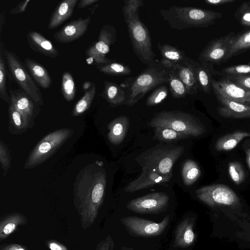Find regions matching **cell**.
Returning <instances> with one entry per match:
<instances>
[{
  "mask_svg": "<svg viewBox=\"0 0 250 250\" xmlns=\"http://www.w3.org/2000/svg\"><path fill=\"white\" fill-rule=\"evenodd\" d=\"M99 5V3H96L95 4H94L90 8H89V10H90L91 11V14H93L94 11L98 7Z\"/></svg>",
  "mask_w": 250,
  "mask_h": 250,
  "instance_id": "obj_54",
  "label": "cell"
},
{
  "mask_svg": "<svg viewBox=\"0 0 250 250\" xmlns=\"http://www.w3.org/2000/svg\"><path fill=\"white\" fill-rule=\"evenodd\" d=\"M167 84L172 96L179 99L185 97L187 94V88L172 68H168Z\"/></svg>",
  "mask_w": 250,
  "mask_h": 250,
  "instance_id": "obj_35",
  "label": "cell"
},
{
  "mask_svg": "<svg viewBox=\"0 0 250 250\" xmlns=\"http://www.w3.org/2000/svg\"><path fill=\"white\" fill-rule=\"evenodd\" d=\"M169 221L168 215L160 223L135 216L125 217L121 219V223L131 233L144 237L160 235L167 228Z\"/></svg>",
  "mask_w": 250,
  "mask_h": 250,
  "instance_id": "obj_11",
  "label": "cell"
},
{
  "mask_svg": "<svg viewBox=\"0 0 250 250\" xmlns=\"http://www.w3.org/2000/svg\"><path fill=\"white\" fill-rule=\"evenodd\" d=\"M30 0H25L20 2L15 7L9 11L11 14H17L24 12Z\"/></svg>",
  "mask_w": 250,
  "mask_h": 250,
  "instance_id": "obj_47",
  "label": "cell"
},
{
  "mask_svg": "<svg viewBox=\"0 0 250 250\" xmlns=\"http://www.w3.org/2000/svg\"><path fill=\"white\" fill-rule=\"evenodd\" d=\"M195 192L200 200L209 205L219 204L231 205L237 200L234 191L228 186L223 184L203 187Z\"/></svg>",
  "mask_w": 250,
  "mask_h": 250,
  "instance_id": "obj_13",
  "label": "cell"
},
{
  "mask_svg": "<svg viewBox=\"0 0 250 250\" xmlns=\"http://www.w3.org/2000/svg\"><path fill=\"white\" fill-rule=\"evenodd\" d=\"M9 127L11 134L20 135L29 128V125L21 114L12 104H9Z\"/></svg>",
  "mask_w": 250,
  "mask_h": 250,
  "instance_id": "obj_30",
  "label": "cell"
},
{
  "mask_svg": "<svg viewBox=\"0 0 250 250\" xmlns=\"http://www.w3.org/2000/svg\"><path fill=\"white\" fill-rule=\"evenodd\" d=\"M90 22L91 18L89 16L73 20L55 33L53 38L61 43L72 42L85 34Z\"/></svg>",
  "mask_w": 250,
  "mask_h": 250,
  "instance_id": "obj_16",
  "label": "cell"
},
{
  "mask_svg": "<svg viewBox=\"0 0 250 250\" xmlns=\"http://www.w3.org/2000/svg\"><path fill=\"white\" fill-rule=\"evenodd\" d=\"M247 162L250 169V147L247 151Z\"/></svg>",
  "mask_w": 250,
  "mask_h": 250,
  "instance_id": "obj_53",
  "label": "cell"
},
{
  "mask_svg": "<svg viewBox=\"0 0 250 250\" xmlns=\"http://www.w3.org/2000/svg\"><path fill=\"white\" fill-rule=\"evenodd\" d=\"M194 239L193 223L190 219L187 218L176 228L174 245L179 248H186L193 243Z\"/></svg>",
  "mask_w": 250,
  "mask_h": 250,
  "instance_id": "obj_28",
  "label": "cell"
},
{
  "mask_svg": "<svg viewBox=\"0 0 250 250\" xmlns=\"http://www.w3.org/2000/svg\"><path fill=\"white\" fill-rule=\"evenodd\" d=\"M93 83L91 82H85L83 84V89L86 91L89 89L92 85Z\"/></svg>",
  "mask_w": 250,
  "mask_h": 250,
  "instance_id": "obj_52",
  "label": "cell"
},
{
  "mask_svg": "<svg viewBox=\"0 0 250 250\" xmlns=\"http://www.w3.org/2000/svg\"><path fill=\"white\" fill-rule=\"evenodd\" d=\"M169 200L165 192H153L130 200L126 208L138 213H157L166 210Z\"/></svg>",
  "mask_w": 250,
  "mask_h": 250,
  "instance_id": "obj_10",
  "label": "cell"
},
{
  "mask_svg": "<svg viewBox=\"0 0 250 250\" xmlns=\"http://www.w3.org/2000/svg\"><path fill=\"white\" fill-rule=\"evenodd\" d=\"M235 35L232 31L208 42L200 53L198 57L199 62L220 65L224 62Z\"/></svg>",
  "mask_w": 250,
  "mask_h": 250,
  "instance_id": "obj_12",
  "label": "cell"
},
{
  "mask_svg": "<svg viewBox=\"0 0 250 250\" xmlns=\"http://www.w3.org/2000/svg\"><path fill=\"white\" fill-rule=\"evenodd\" d=\"M168 93V88L166 85H160L147 97L146 105L150 107L160 104L167 97Z\"/></svg>",
  "mask_w": 250,
  "mask_h": 250,
  "instance_id": "obj_39",
  "label": "cell"
},
{
  "mask_svg": "<svg viewBox=\"0 0 250 250\" xmlns=\"http://www.w3.org/2000/svg\"><path fill=\"white\" fill-rule=\"evenodd\" d=\"M26 39L30 48L36 52L51 59L60 55L53 43L38 32L29 31L26 34Z\"/></svg>",
  "mask_w": 250,
  "mask_h": 250,
  "instance_id": "obj_21",
  "label": "cell"
},
{
  "mask_svg": "<svg viewBox=\"0 0 250 250\" xmlns=\"http://www.w3.org/2000/svg\"><path fill=\"white\" fill-rule=\"evenodd\" d=\"M162 58L160 63L167 68H172L177 63L182 61L186 57L185 53L176 47L167 43L157 44Z\"/></svg>",
  "mask_w": 250,
  "mask_h": 250,
  "instance_id": "obj_25",
  "label": "cell"
},
{
  "mask_svg": "<svg viewBox=\"0 0 250 250\" xmlns=\"http://www.w3.org/2000/svg\"><path fill=\"white\" fill-rule=\"evenodd\" d=\"M101 95L111 107L123 104L125 100L123 89L120 85L111 81L104 82V89Z\"/></svg>",
  "mask_w": 250,
  "mask_h": 250,
  "instance_id": "obj_29",
  "label": "cell"
},
{
  "mask_svg": "<svg viewBox=\"0 0 250 250\" xmlns=\"http://www.w3.org/2000/svg\"><path fill=\"white\" fill-rule=\"evenodd\" d=\"M1 250H27L24 246L18 244H9L1 247Z\"/></svg>",
  "mask_w": 250,
  "mask_h": 250,
  "instance_id": "obj_49",
  "label": "cell"
},
{
  "mask_svg": "<svg viewBox=\"0 0 250 250\" xmlns=\"http://www.w3.org/2000/svg\"><path fill=\"white\" fill-rule=\"evenodd\" d=\"M184 151L180 146H156L141 154L136 160L142 168L155 170L164 175H172L175 162Z\"/></svg>",
  "mask_w": 250,
  "mask_h": 250,
  "instance_id": "obj_6",
  "label": "cell"
},
{
  "mask_svg": "<svg viewBox=\"0 0 250 250\" xmlns=\"http://www.w3.org/2000/svg\"><path fill=\"white\" fill-rule=\"evenodd\" d=\"M4 43L0 42V97L9 104H11L6 84V61L4 55Z\"/></svg>",
  "mask_w": 250,
  "mask_h": 250,
  "instance_id": "obj_34",
  "label": "cell"
},
{
  "mask_svg": "<svg viewBox=\"0 0 250 250\" xmlns=\"http://www.w3.org/2000/svg\"><path fill=\"white\" fill-rule=\"evenodd\" d=\"M61 91L64 98L68 102L72 101L76 93V87L74 79L71 74L65 71L62 76Z\"/></svg>",
  "mask_w": 250,
  "mask_h": 250,
  "instance_id": "obj_38",
  "label": "cell"
},
{
  "mask_svg": "<svg viewBox=\"0 0 250 250\" xmlns=\"http://www.w3.org/2000/svg\"><path fill=\"white\" fill-rule=\"evenodd\" d=\"M96 67L100 72L110 76H126L131 73V70L128 65L114 60L107 63L97 64Z\"/></svg>",
  "mask_w": 250,
  "mask_h": 250,
  "instance_id": "obj_33",
  "label": "cell"
},
{
  "mask_svg": "<svg viewBox=\"0 0 250 250\" xmlns=\"http://www.w3.org/2000/svg\"><path fill=\"white\" fill-rule=\"evenodd\" d=\"M122 12L134 54L147 66L155 64L157 61L155 59L151 36L140 19L139 9L123 8Z\"/></svg>",
  "mask_w": 250,
  "mask_h": 250,
  "instance_id": "obj_4",
  "label": "cell"
},
{
  "mask_svg": "<svg viewBox=\"0 0 250 250\" xmlns=\"http://www.w3.org/2000/svg\"><path fill=\"white\" fill-rule=\"evenodd\" d=\"M11 158L8 148L2 140L0 141V163L5 175L11 167Z\"/></svg>",
  "mask_w": 250,
  "mask_h": 250,
  "instance_id": "obj_43",
  "label": "cell"
},
{
  "mask_svg": "<svg viewBox=\"0 0 250 250\" xmlns=\"http://www.w3.org/2000/svg\"><path fill=\"white\" fill-rule=\"evenodd\" d=\"M246 137H250V132L237 131L219 138L215 148L218 151H228L235 147Z\"/></svg>",
  "mask_w": 250,
  "mask_h": 250,
  "instance_id": "obj_31",
  "label": "cell"
},
{
  "mask_svg": "<svg viewBox=\"0 0 250 250\" xmlns=\"http://www.w3.org/2000/svg\"><path fill=\"white\" fill-rule=\"evenodd\" d=\"M114 247V240L108 234L98 243L94 250H113Z\"/></svg>",
  "mask_w": 250,
  "mask_h": 250,
  "instance_id": "obj_45",
  "label": "cell"
},
{
  "mask_svg": "<svg viewBox=\"0 0 250 250\" xmlns=\"http://www.w3.org/2000/svg\"><path fill=\"white\" fill-rule=\"evenodd\" d=\"M160 14L171 28L178 30L208 27L222 18L220 12L188 6H172L161 9Z\"/></svg>",
  "mask_w": 250,
  "mask_h": 250,
  "instance_id": "obj_3",
  "label": "cell"
},
{
  "mask_svg": "<svg viewBox=\"0 0 250 250\" xmlns=\"http://www.w3.org/2000/svg\"><path fill=\"white\" fill-rule=\"evenodd\" d=\"M235 1V0H206L205 2L208 5L219 6L230 4Z\"/></svg>",
  "mask_w": 250,
  "mask_h": 250,
  "instance_id": "obj_48",
  "label": "cell"
},
{
  "mask_svg": "<svg viewBox=\"0 0 250 250\" xmlns=\"http://www.w3.org/2000/svg\"><path fill=\"white\" fill-rule=\"evenodd\" d=\"M27 223L26 217L20 212H13L5 216L0 221V240L6 239L19 226L25 225Z\"/></svg>",
  "mask_w": 250,
  "mask_h": 250,
  "instance_id": "obj_26",
  "label": "cell"
},
{
  "mask_svg": "<svg viewBox=\"0 0 250 250\" xmlns=\"http://www.w3.org/2000/svg\"><path fill=\"white\" fill-rule=\"evenodd\" d=\"M5 22V10L1 11L0 13V36L1 39V36Z\"/></svg>",
  "mask_w": 250,
  "mask_h": 250,
  "instance_id": "obj_51",
  "label": "cell"
},
{
  "mask_svg": "<svg viewBox=\"0 0 250 250\" xmlns=\"http://www.w3.org/2000/svg\"><path fill=\"white\" fill-rule=\"evenodd\" d=\"M230 177L237 185L242 183L245 179V174L241 165L237 162H230L229 164Z\"/></svg>",
  "mask_w": 250,
  "mask_h": 250,
  "instance_id": "obj_41",
  "label": "cell"
},
{
  "mask_svg": "<svg viewBox=\"0 0 250 250\" xmlns=\"http://www.w3.org/2000/svg\"><path fill=\"white\" fill-rule=\"evenodd\" d=\"M174 72L185 84L188 94L195 95L198 92V84L193 69L191 58L186 57L172 68Z\"/></svg>",
  "mask_w": 250,
  "mask_h": 250,
  "instance_id": "obj_20",
  "label": "cell"
},
{
  "mask_svg": "<svg viewBox=\"0 0 250 250\" xmlns=\"http://www.w3.org/2000/svg\"><path fill=\"white\" fill-rule=\"evenodd\" d=\"M45 243L50 250H68L65 245L55 240H47Z\"/></svg>",
  "mask_w": 250,
  "mask_h": 250,
  "instance_id": "obj_46",
  "label": "cell"
},
{
  "mask_svg": "<svg viewBox=\"0 0 250 250\" xmlns=\"http://www.w3.org/2000/svg\"><path fill=\"white\" fill-rule=\"evenodd\" d=\"M181 174L184 184L186 186H190L199 179L201 172L196 162L189 159L184 163Z\"/></svg>",
  "mask_w": 250,
  "mask_h": 250,
  "instance_id": "obj_32",
  "label": "cell"
},
{
  "mask_svg": "<svg viewBox=\"0 0 250 250\" xmlns=\"http://www.w3.org/2000/svg\"><path fill=\"white\" fill-rule=\"evenodd\" d=\"M116 28L112 25L106 24L100 29L98 40L92 44L85 50L87 62L96 65L108 63L113 60L106 58L110 51V47L116 40Z\"/></svg>",
  "mask_w": 250,
  "mask_h": 250,
  "instance_id": "obj_9",
  "label": "cell"
},
{
  "mask_svg": "<svg viewBox=\"0 0 250 250\" xmlns=\"http://www.w3.org/2000/svg\"><path fill=\"white\" fill-rule=\"evenodd\" d=\"M74 131L62 128L46 134L35 146L24 165L26 169L35 167L48 159L73 134Z\"/></svg>",
  "mask_w": 250,
  "mask_h": 250,
  "instance_id": "obj_7",
  "label": "cell"
},
{
  "mask_svg": "<svg viewBox=\"0 0 250 250\" xmlns=\"http://www.w3.org/2000/svg\"><path fill=\"white\" fill-rule=\"evenodd\" d=\"M168 69L159 61L147 66L138 75L125 79L120 86L125 92L123 104L131 106L157 86L167 83Z\"/></svg>",
  "mask_w": 250,
  "mask_h": 250,
  "instance_id": "obj_2",
  "label": "cell"
},
{
  "mask_svg": "<svg viewBox=\"0 0 250 250\" xmlns=\"http://www.w3.org/2000/svg\"><path fill=\"white\" fill-rule=\"evenodd\" d=\"M191 63L195 73L198 90L209 94L212 90V80L214 76L220 75V71L215 70L213 65L208 62H200L191 58Z\"/></svg>",
  "mask_w": 250,
  "mask_h": 250,
  "instance_id": "obj_19",
  "label": "cell"
},
{
  "mask_svg": "<svg viewBox=\"0 0 250 250\" xmlns=\"http://www.w3.org/2000/svg\"><path fill=\"white\" fill-rule=\"evenodd\" d=\"M121 250H134L132 248H129V247H124V248H122Z\"/></svg>",
  "mask_w": 250,
  "mask_h": 250,
  "instance_id": "obj_55",
  "label": "cell"
},
{
  "mask_svg": "<svg viewBox=\"0 0 250 250\" xmlns=\"http://www.w3.org/2000/svg\"><path fill=\"white\" fill-rule=\"evenodd\" d=\"M231 75H250V62L247 64L226 67L220 71L224 77Z\"/></svg>",
  "mask_w": 250,
  "mask_h": 250,
  "instance_id": "obj_42",
  "label": "cell"
},
{
  "mask_svg": "<svg viewBox=\"0 0 250 250\" xmlns=\"http://www.w3.org/2000/svg\"><path fill=\"white\" fill-rule=\"evenodd\" d=\"M224 77L238 87L250 91V75H231Z\"/></svg>",
  "mask_w": 250,
  "mask_h": 250,
  "instance_id": "obj_44",
  "label": "cell"
},
{
  "mask_svg": "<svg viewBox=\"0 0 250 250\" xmlns=\"http://www.w3.org/2000/svg\"><path fill=\"white\" fill-rule=\"evenodd\" d=\"M4 58L12 76L22 90L40 106L43 100L40 88L27 72L25 66L13 52L4 49Z\"/></svg>",
  "mask_w": 250,
  "mask_h": 250,
  "instance_id": "obj_8",
  "label": "cell"
},
{
  "mask_svg": "<svg viewBox=\"0 0 250 250\" xmlns=\"http://www.w3.org/2000/svg\"><path fill=\"white\" fill-rule=\"evenodd\" d=\"M99 1V0H81L78 3V8L83 9Z\"/></svg>",
  "mask_w": 250,
  "mask_h": 250,
  "instance_id": "obj_50",
  "label": "cell"
},
{
  "mask_svg": "<svg viewBox=\"0 0 250 250\" xmlns=\"http://www.w3.org/2000/svg\"><path fill=\"white\" fill-rule=\"evenodd\" d=\"M250 49V29H246L235 34L230 42L228 52L223 62H226L233 57Z\"/></svg>",
  "mask_w": 250,
  "mask_h": 250,
  "instance_id": "obj_24",
  "label": "cell"
},
{
  "mask_svg": "<svg viewBox=\"0 0 250 250\" xmlns=\"http://www.w3.org/2000/svg\"><path fill=\"white\" fill-rule=\"evenodd\" d=\"M96 89V85L93 83L90 88L85 91L84 95L74 106L71 113L72 116H80L89 108L94 99Z\"/></svg>",
  "mask_w": 250,
  "mask_h": 250,
  "instance_id": "obj_36",
  "label": "cell"
},
{
  "mask_svg": "<svg viewBox=\"0 0 250 250\" xmlns=\"http://www.w3.org/2000/svg\"><path fill=\"white\" fill-rule=\"evenodd\" d=\"M154 128L155 131L153 139L162 141L171 142L190 137L166 126H158Z\"/></svg>",
  "mask_w": 250,
  "mask_h": 250,
  "instance_id": "obj_37",
  "label": "cell"
},
{
  "mask_svg": "<svg viewBox=\"0 0 250 250\" xmlns=\"http://www.w3.org/2000/svg\"><path fill=\"white\" fill-rule=\"evenodd\" d=\"M147 124L153 128L167 127L190 137L202 135L205 131L204 125L198 119L190 114L179 110L157 113Z\"/></svg>",
  "mask_w": 250,
  "mask_h": 250,
  "instance_id": "obj_5",
  "label": "cell"
},
{
  "mask_svg": "<svg viewBox=\"0 0 250 250\" xmlns=\"http://www.w3.org/2000/svg\"><path fill=\"white\" fill-rule=\"evenodd\" d=\"M106 184L104 170L95 164L88 165L78 175L74 189V205L84 230L90 227L98 216L104 200Z\"/></svg>",
  "mask_w": 250,
  "mask_h": 250,
  "instance_id": "obj_1",
  "label": "cell"
},
{
  "mask_svg": "<svg viewBox=\"0 0 250 250\" xmlns=\"http://www.w3.org/2000/svg\"><path fill=\"white\" fill-rule=\"evenodd\" d=\"M172 175L162 174L155 170L142 168V172L139 177L132 181L125 188L126 192H133L138 190L168 182Z\"/></svg>",
  "mask_w": 250,
  "mask_h": 250,
  "instance_id": "obj_18",
  "label": "cell"
},
{
  "mask_svg": "<svg viewBox=\"0 0 250 250\" xmlns=\"http://www.w3.org/2000/svg\"><path fill=\"white\" fill-rule=\"evenodd\" d=\"M9 94L11 104L23 116L29 128H32L40 112V105L22 90L9 89Z\"/></svg>",
  "mask_w": 250,
  "mask_h": 250,
  "instance_id": "obj_14",
  "label": "cell"
},
{
  "mask_svg": "<svg viewBox=\"0 0 250 250\" xmlns=\"http://www.w3.org/2000/svg\"><path fill=\"white\" fill-rule=\"evenodd\" d=\"M212 90L236 102L250 105V91L243 89L234 84L226 77L211 82Z\"/></svg>",
  "mask_w": 250,
  "mask_h": 250,
  "instance_id": "obj_15",
  "label": "cell"
},
{
  "mask_svg": "<svg viewBox=\"0 0 250 250\" xmlns=\"http://www.w3.org/2000/svg\"><path fill=\"white\" fill-rule=\"evenodd\" d=\"M234 17L245 27L250 28V0L243 2L237 9Z\"/></svg>",
  "mask_w": 250,
  "mask_h": 250,
  "instance_id": "obj_40",
  "label": "cell"
},
{
  "mask_svg": "<svg viewBox=\"0 0 250 250\" xmlns=\"http://www.w3.org/2000/svg\"><path fill=\"white\" fill-rule=\"evenodd\" d=\"M129 125V118L125 116H120L111 121L107 125V138L110 143L114 145L120 144L126 135Z\"/></svg>",
  "mask_w": 250,
  "mask_h": 250,
  "instance_id": "obj_23",
  "label": "cell"
},
{
  "mask_svg": "<svg viewBox=\"0 0 250 250\" xmlns=\"http://www.w3.org/2000/svg\"><path fill=\"white\" fill-rule=\"evenodd\" d=\"M24 64L29 70L31 76L42 88H49L52 80L46 68L39 62L30 58H25Z\"/></svg>",
  "mask_w": 250,
  "mask_h": 250,
  "instance_id": "obj_27",
  "label": "cell"
},
{
  "mask_svg": "<svg viewBox=\"0 0 250 250\" xmlns=\"http://www.w3.org/2000/svg\"><path fill=\"white\" fill-rule=\"evenodd\" d=\"M212 90L221 104L217 108V112L221 116L231 119L250 118V105L236 102Z\"/></svg>",
  "mask_w": 250,
  "mask_h": 250,
  "instance_id": "obj_17",
  "label": "cell"
},
{
  "mask_svg": "<svg viewBox=\"0 0 250 250\" xmlns=\"http://www.w3.org/2000/svg\"><path fill=\"white\" fill-rule=\"evenodd\" d=\"M78 2V0L61 1L52 13L48 25L49 29L57 28L69 18Z\"/></svg>",
  "mask_w": 250,
  "mask_h": 250,
  "instance_id": "obj_22",
  "label": "cell"
}]
</instances>
